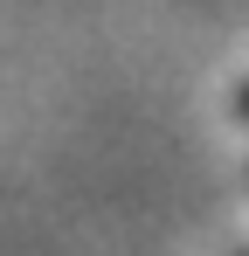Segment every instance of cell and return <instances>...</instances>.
<instances>
[{
  "label": "cell",
  "mask_w": 249,
  "mask_h": 256,
  "mask_svg": "<svg viewBox=\"0 0 249 256\" xmlns=\"http://www.w3.org/2000/svg\"><path fill=\"white\" fill-rule=\"evenodd\" d=\"M242 118H249V90H242Z\"/></svg>",
  "instance_id": "cell-1"
}]
</instances>
